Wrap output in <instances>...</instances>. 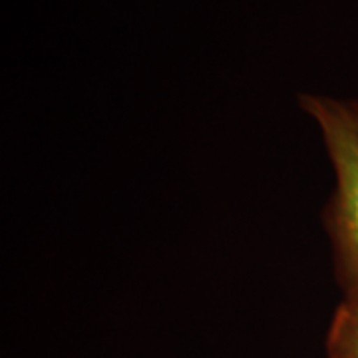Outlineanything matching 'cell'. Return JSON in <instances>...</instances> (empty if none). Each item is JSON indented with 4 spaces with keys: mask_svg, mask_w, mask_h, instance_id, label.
Instances as JSON below:
<instances>
[{
    "mask_svg": "<svg viewBox=\"0 0 358 358\" xmlns=\"http://www.w3.org/2000/svg\"><path fill=\"white\" fill-rule=\"evenodd\" d=\"M301 106L319 126L336 179L324 209L334 275L346 301H358V100L303 94Z\"/></svg>",
    "mask_w": 358,
    "mask_h": 358,
    "instance_id": "cell-1",
    "label": "cell"
},
{
    "mask_svg": "<svg viewBox=\"0 0 358 358\" xmlns=\"http://www.w3.org/2000/svg\"><path fill=\"white\" fill-rule=\"evenodd\" d=\"M327 358H358V301L336 307L324 338Z\"/></svg>",
    "mask_w": 358,
    "mask_h": 358,
    "instance_id": "cell-2",
    "label": "cell"
}]
</instances>
